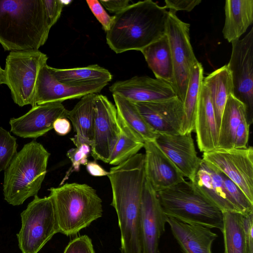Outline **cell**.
Listing matches in <instances>:
<instances>
[{
  "mask_svg": "<svg viewBox=\"0 0 253 253\" xmlns=\"http://www.w3.org/2000/svg\"><path fill=\"white\" fill-rule=\"evenodd\" d=\"M168 11L151 0L129 4L114 15L106 42L116 53L141 51L166 35Z\"/></svg>",
  "mask_w": 253,
  "mask_h": 253,
  "instance_id": "6da1fadb",
  "label": "cell"
},
{
  "mask_svg": "<svg viewBox=\"0 0 253 253\" xmlns=\"http://www.w3.org/2000/svg\"><path fill=\"white\" fill-rule=\"evenodd\" d=\"M51 28L42 0H0V43L5 50H39Z\"/></svg>",
  "mask_w": 253,
  "mask_h": 253,
  "instance_id": "7a4b0ae2",
  "label": "cell"
},
{
  "mask_svg": "<svg viewBox=\"0 0 253 253\" xmlns=\"http://www.w3.org/2000/svg\"><path fill=\"white\" fill-rule=\"evenodd\" d=\"M50 156L43 145L33 140L16 154L4 170V200L19 206L28 198L37 195L44 180Z\"/></svg>",
  "mask_w": 253,
  "mask_h": 253,
  "instance_id": "3957f363",
  "label": "cell"
},
{
  "mask_svg": "<svg viewBox=\"0 0 253 253\" xmlns=\"http://www.w3.org/2000/svg\"><path fill=\"white\" fill-rule=\"evenodd\" d=\"M59 233L74 235L102 215V200L86 184L65 183L48 189Z\"/></svg>",
  "mask_w": 253,
  "mask_h": 253,
  "instance_id": "277c9868",
  "label": "cell"
},
{
  "mask_svg": "<svg viewBox=\"0 0 253 253\" xmlns=\"http://www.w3.org/2000/svg\"><path fill=\"white\" fill-rule=\"evenodd\" d=\"M157 194L168 217L188 224L222 230L223 212L191 181L184 180Z\"/></svg>",
  "mask_w": 253,
  "mask_h": 253,
  "instance_id": "5b68a950",
  "label": "cell"
},
{
  "mask_svg": "<svg viewBox=\"0 0 253 253\" xmlns=\"http://www.w3.org/2000/svg\"><path fill=\"white\" fill-rule=\"evenodd\" d=\"M22 226L17 234L22 253H38L59 228L51 197L36 195L21 213Z\"/></svg>",
  "mask_w": 253,
  "mask_h": 253,
  "instance_id": "8992f818",
  "label": "cell"
},
{
  "mask_svg": "<svg viewBox=\"0 0 253 253\" xmlns=\"http://www.w3.org/2000/svg\"><path fill=\"white\" fill-rule=\"evenodd\" d=\"M47 59V55L39 50L12 51L7 55L4 70L5 84L18 106H34L38 75Z\"/></svg>",
  "mask_w": 253,
  "mask_h": 253,
  "instance_id": "52a82bcc",
  "label": "cell"
},
{
  "mask_svg": "<svg viewBox=\"0 0 253 253\" xmlns=\"http://www.w3.org/2000/svg\"><path fill=\"white\" fill-rule=\"evenodd\" d=\"M189 23L181 20L172 11H168L166 35L168 39L173 63L172 87L176 96L183 102L190 70L198 61L190 38Z\"/></svg>",
  "mask_w": 253,
  "mask_h": 253,
  "instance_id": "ba28073f",
  "label": "cell"
},
{
  "mask_svg": "<svg viewBox=\"0 0 253 253\" xmlns=\"http://www.w3.org/2000/svg\"><path fill=\"white\" fill-rule=\"evenodd\" d=\"M227 66L231 76L233 95L246 106L251 125L253 115V28L242 40L233 42Z\"/></svg>",
  "mask_w": 253,
  "mask_h": 253,
  "instance_id": "9c48e42d",
  "label": "cell"
},
{
  "mask_svg": "<svg viewBox=\"0 0 253 253\" xmlns=\"http://www.w3.org/2000/svg\"><path fill=\"white\" fill-rule=\"evenodd\" d=\"M203 160L226 175L253 203V148L215 149L203 152Z\"/></svg>",
  "mask_w": 253,
  "mask_h": 253,
  "instance_id": "30bf717a",
  "label": "cell"
},
{
  "mask_svg": "<svg viewBox=\"0 0 253 253\" xmlns=\"http://www.w3.org/2000/svg\"><path fill=\"white\" fill-rule=\"evenodd\" d=\"M94 109V133L91 155L95 160H101L109 164L120 136L116 108L106 96L96 94Z\"/></svg>",
  "mask_w": 253,
  "mask_h": 253,
  "instance_id": "8fae6325",
  "label": "cell"
},
{
  "mask_svg": "<svg viewBox=\"0 0 253 253\" xmlns=\"http://www.w3.org/2000/svg\"><path fill=\"white\" fill-rule=\"evenodd\" d=\"M168 218L157 193L145 179L140 206L142 253H160V239L165 231Z\"/></svg>",
  "mask_w": 253,
  "mask_h": 253,
  "instance_id": "7c38bea8",
  "label": "cell"
},
{
  "mask_svg": "<svg viewBox=\"0 0 253 253\" xmlns=\"http://www.w3.org/2000/svg\"><path fill=\"white\" fill-rule=\"evenodd\" d=\"M134 104L156 133H181L184 113L183 102L177 96L158 101Z\"/></svg>",
  "mask_w": 253,
  "mask_h": 253,
  "instance_id": "4fadbf2b",
  "label": "cell"
},
{
  "mask_svg": "<svg viewBox=\"0 0 253 253\" xmlns=\"http://www.w3.org/2000/svg\"><path fill=\"white\" fill-rule=\"evenodd\" d=\"M108 84L71 85L62 83L53 76L46 63L41 67L38 75L33 107L47 103H62L68 99L81 98L88 94H96Z\"/></svg>",
  "mask_w": 253,
  "mask_h": 253,
  "instance_id": "5bb4252c",
  "label": "cell"
},
{
  "mask_svg": "<svg viewBox=\"0 0 253 253\" xmlns=\"http://www.w3.org/2000/svg\"><path fill=\"white\" fill-rule=\"evenodd\" d=\"M68 113L61 102L37 105L24 115L10 119V131L20 137L36 138L52 129L57 119L67 118Z\"/></svg>",
  "mask_w": 253,
  "mask_h": 253,
  "instance_id": "9a60e30c",
  "label": "cell"
},
{
  "mask_svg": "<svg viewBox=\"0 0 253 253\" xmlns=\"http://www.w3.org/2000/svg\"><path fill=\"white\" fill-rule=\"evenodd\" d=\"M155 141L183 176L192 181L202 159L197 156L191 133H158Z\"/></svg>",
  "mask_w": 253,
  "mask_h": 253,
  "instance_id": "2e32d148",
  "label": "cell"
},
{
  "mask_svg": "<svg viewBox=\"0 0 253 253\" xmlns=\"http://www.w3.org/2000/svg\"><path fill=\"white\" fill-rule=\"evenodd\" d=\"M117 94L135 103L151 102L176 96L172 86L168 83L148 76H134L115 82L109 88Z\"/></svg>",
  "mask_w": 253,
  "mask_h": 253,
  "instance_id": "e0dca14e",
  "label": "cell"
},
{
  "mask_svg": "<svg viewBox=\"0 0 253 253\" xmlns=\"http://www.w3.org/2000/svg\"><path fill=\"white\" fill-rule=\"evenodd\" d=\"M146 179L157 193L184 181V176L155 140L144 143Z\"/></svg>",
  "mask_w": 253,
  "mask_h": 253,
  "instance_id": "ac0fdd59",
  "label": "cell"
},
{
  "mask_svg": "<svg viewBox=\"0 0 253 253\" xmlns=\"http://www.w3.org/2000/svg\"><path fill=\"white\" fill-rule=\"evenodd\" d=\"M195 130L200 151L205 152L217 149L219 130L209 90L203 82L199 97Z\"/></svg>",
  "mask_w": 253,
  "mask_h": 253,
  "instance_id": "d6986e66",
  "label": "cell"
},
{
  "mask_svg": "<svg viewBox=\"0 0 253 253\" xmlns=\"http://www.w3.org/2000/svg\"><path fill=\"white\" fill-rule=\"evenodd\" d=\"M167 223L184 253H212L211 245L217 235L211 228L170 217L168 218Z\"/></svg>",
  "mask_w": 253,
  "mask_h": 253,
  "instance_id": "ffe728a7",
  "label": "cell"
},
{
  "mask_svg": "<svg viewBox=\"0 0 253 253\" xmlns=\"http://www.w3.org/2000/svg\"><path fill=\"white\" fill-rule=\"evenodd\" d=\"M191 182L223 212H240L232 204L227 194L220 172L203 159L194 180Z\"/></svg>",
  "mask_w": 253,
  "mask_h": 253,
  "instance_id": "44dd1931",
  "label": "cell"
},
{
  "mask_svg": "<svg viewBox=\"0 0 253 253\" xmlns=\"http://www.w3.org/2000/svg\"><path fill=\"white\" fill-rule=\"evenodd\" d=\"M96 94H88L81 100L70 111L67 118L72 123L76 134L71 138L76 147L83 144L92 145L93 139L95 119L94 102Z\"/></svg>",
  "mask_w": 253,
  "mask_h": 253,
  "instance_id": "7402d4cb",
  "label": "cell"
},
{
  "mask_svg": "<svg viewBox=\"0 0 253 253\" xmlns=\"http://www.w3.org/2000/svg\"><path fill=\"white\" fill-rule=\"evenodd\" d=\"M223 37L229 42L239 40L253 22V0L225 1Z\"/></svg>",
  "mask_w": 253,
  "mask_h": 253,
  "instance_id": "603a6c76",
  "label": "cell"
},
{
  "mask_svg": "<svg viewBox=\"0 0 253 253\" xmlns=\"http://www.w3.org/2000/svg\"><path fill=\"white\" fill-rule=\"evenodd\" d=\"M117 112L118 123L139 140H155L157 134L149 126L139 113L134 103L112 94Z\"/></svg>",
  "mask_w": 253,
  "mask_h": 253,
  "instance_id": "cb8c5ba5",
  "label": "cell"
},
{
  "mask_svg": "<svg viewBox=\"0 0 253 253\" xmlns=\"http://www.w3.org/2000/svg\"><path fill=\"white\" fill-rule=\"evenodd\" d=\"M140 51L156 78L164 81L172 86L173 67L170 48L166 35Z\"/></svg>",
  "mask_w": 253,
  "mask_h": 253,
  "instance_id": "d4e9b609",
  "label": "cell"
},
{
  "mask_svg": "<svg viewBox=\"0 0 253 253\" xmlns=\"http://www.w3.org/2000/svg\"><path fill=\"white\" fill-rule=\"evenodd\" d=\"M203 84L209 90L219 130L226 101L229 96L233 94L232 78L227 65L204 78Z\"/></svg>",
  "mask_w": 253,
  "mask_h": 253,
  "instance_id": "484cf974",
  "label": "cell"
},
{
  "mask_svg": "<svg viewBox=\"0 0 253 253\" xmlns=\"http://www.w3.org/2000/svg\"><path fill=\"white\" fill-rule=\"evenodd\" d=\"M248 116L246 106L230 94L223 111L219 128L217 149H231L234 147L237 128L242 119Z\"/></svg>",
  "mask_w": 253,
  "mask_h": 253,
  "instance_id": "4316f807",
  "label": "cell"
},
{
  "mask_svg": "<svg viewBox=\"0 0 253 253\" xmlns=\"http://www.w3.org/2000/svg\"><path fill=\"white\" fill-rule=\"evenodd\" d=\"M49 69L57 81L71 85L109 83L113 78L107 69L97 64L68 69L49 66Z\"/></svg>",
  "mask_w": 253,
  "mask_h": 253,
  "instance_id": "83f0119b",
  "label": "cell"
},
{
  "mask_svg": "<svg viewBox=\"0 0 253 253\" xmlns=\"http://www.w3.org/2000/svg\"><path fill=\"white\" fill-rule=\"evenodd\" d=\"M203 68L198 61L191 67L187 88L183 102L184 113L181 134L191 133L195 123L200 89L203 80Z\"/></svg>",
  "mask_w": 253,
  "mask_h": 253,
  "instance_id": "f1b7e54d",
  "label": "cell"
},
{
  "mask_svg": "<svg viewBox=\"0 0 253 253\" xmlns=\"http://www.w3.org/2000/svg\"><path fill=\"white\" fill-rule=\"evenodd\" d=\"M223 213L224 253H250L242 224V214L239 212Z\"/></svg>",
  "mask_w": 253,
  "mask_h": 253,
  "instance_id": "f546056e",
  "label": "cell"
},
{
  "mask_svg": "<svg viewBox=\"0 0 253 253\" xmlns=\"http://www.w3.org/2000/svg\"><path fill=\"white\" fill-rule=\"evenodd\" d=\"M120 136L112 153L109 164L115 166L137 154L144 147V142L133 136L119 123Z\"/></svg>",
  "mask_w": 253,
  "mask_h": 253,
  "instance_id": "4dcf8cb0",
  "label": "cell"
},
{
  "mask_svg": "<svg viewBox=\"0 0 253 253\" xmlns=\"http://www.w3.org/2000/svg\"><path fill=\"white\" fill-rule=\"evenodd\" d=\"M219 172L224 187L235 208L243 215L253 212V203L234 182L224 174Z\"/></svg>",
  "mask_w": 253,
  "mask_h": 253,
  "instance_id": "1f68e13d",
  "label": "cell"
},
{
  "mask_svg": "<svg viewBox=\"0 0 253 253\" xmlns=\"http://www.w3.org/2000/svg\"><path fill=\"white\" fill-rule=\"evenodd\" d=\"M16 138L0 126V172L5 170L17 153Z\"/></svg>",
  "mask_w": 253,
  "mask_h": 253,
  "instance_id": "d6a6232c",
  "label": "cell"
},
{
  "mask_svg": "<svg viewBox=\"0 0 253 253\" xmlns=\"http://www.w3.org/2000/svg\"><path fill=\"white\" fill-rule=\"evenodd\" d=\"M90 153H91V147L86 144H83L79 147L71 148L67 151V156L70 160L72 165L60 185L64 184L73 172H78L81 165L87 164V157Z\"/></svg>",
  "mask_w": 253,
  "mask_h": 253,
  "instance_id": "836d02e7",
  "label": "cell"
},
{
  "mask_svg": "<svg viewBox=\"0 0 253 253\" xmlns=\"http://www.w3.org/2000/svg\"><path fill=\"white\" fill-rule=\"evenodd\" d=\"M86 2L93 14L101 24L103 29L106 32L108 31L112 25L114 16L108 14L99 0H87Z\"/></svg>",
  "mask_w": 253,
  "mask_h": 253,
  "instance_id": "e575fe53",
  "label": "cell"
},
{
  "mask_svg": "<svg viewBox=\"0 0 253 253\" xmlns=\"http://www.w3.org/2000/svg\"><path fill=\"white\" fill-rule=\"evenodd\" d=\"M63 253H95L91 239L86 235L77 237L71 240Z\"/></svg>",
  "mask_w": 253,
  "mask_h": 253,
  "instance_id": "d590c367",
  "label": "cell"
},
{
  "mask_svg": "<svg viewBox=\"0 0 253 253\" xmlns=\"http://www.w3.org/2000/svg\"><path fill=\"white\" fill-rule=\"evenodd\" d=\"M48 23L52 27L61 16L64 6L61 0H42Z\"/></svg>",
  "mask_w": 253,
  "mask_h": 253,
  "instance_id": "8d00e7d4",
  "label": "cell"
},
{
  "mask_svg": "<svg viewBox=\"0 0 253 253\" xmlns=\"http://www.w3.org/2000/svg\"><path fill=\"white\" fill-rule=\"evenodd\" d=\"M250 126L248 117H244L237 128L233 148L244 149L248 147Z\"/></svg>",
  "mask_w": 253,
  "mask_h": 253,
  "instance_id": "74e56055",
  "label": "cell"
},
{
  "mask_svg": "<svg viewBox=\"0 0 253 253\" xmlns=\"http://www.w3.org/2000/svg\"><path fill=\"white\" fill-rule=\"evenodd\" d=\"M201 2V0H166L164 7L175 13L179 10L190 12Z\"/></svg>",
  "mask_w": 253,
  "mask_h": 253,
  "instance_id": "f35d334b",
  "label": "cell"
},
{
  "mask_svg": "<svg viewBox=\"0 0 253 253\" xmlns=\"http://www.w3.org/2000/svg\"><path fill=\"white\" fill-rule=\"evenodd\" d=\"M242 224L250 253H253V212L242 214Z\"/></svg>",
  "mask_w": 253,
  "mask_h": 253,
  "instance_id": "ab89813d",
  "label": "cell"
},
{
  "mask_svg": "<svg viewBox=\"0 0 253 253\" xmlns=\"http://www.w3.org/2000/svg\"><path fill=\"white\" fill-rule=\"evenodd\" d=\"M99 1L107 10L115 14L121 11L130 4L129 0H100Z\"/></svg>",
  "mask_w": 253,
  "mask_h": 253,
  "instance_id": "60d3db41",
  "label": "cell"
},
{
  "mask_svg": "<svg viewBox=\"0 0 253 253\" xmlns=\"http://www.w3.org/2000/svg\"><path fill=\"white\" fill-rule=\"evenodd\" d=\"M53 128L60 135H65L71 129L70 122L66 118L57 119L53 123Z\"/></svg>",
  "mask_w": 253,
  "mask_h": 253,
  "instance_id": "b9f144b4",
  "label": "cell"
},
{
  "mask_svg": "<svg viewBox=\"0 0 253 253\" xmlns=\"http://www.w3.org/2000/svg\"><path fill=\"white\" fill-rule=\"evenodd\" d=\"M88 172L94 176H107L109 172L105 170L95 161L89 162L86 165Z\"/></svg>",
  "mask_w": 253,
  "mask_h": 253,
  "instance_id": "7bdbcfd3",
  "label": "cell"
},
{
  "mask_svg": "<svg viewBox=\"0 0 253 253\" xmlns=\"http://www.w3.org/2000/svg\"><path fill=\"white\" fill-rule=\"evenodd\" d=\"M5 84L6 81L5 78L4 71V70H3L0 66V85Z\"/></svg>",
  "mask_w": 253,
  "mask_h": 253,
  "instance_id": "ee69618b",
  "label": "cell"
},
{
  "mask_svg": "<svg viewBox=\"0 0 253 253\" xmlns=\"http://www.w3.org/2000/svg\"><path fill=\"white\" fill-rule=\"evenodd\" d=\"M71 1H72L71 0H66V1L62 0L64 5L69 4L70 2H71Z\"/></svg>",
  "mask_w": 253,
  "mask_h": 253,
  "instance_id": "f6af8a7d",
  "label": "cell"
}]
</instances>
